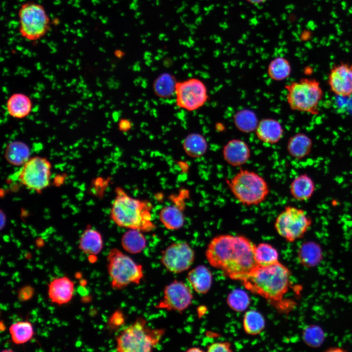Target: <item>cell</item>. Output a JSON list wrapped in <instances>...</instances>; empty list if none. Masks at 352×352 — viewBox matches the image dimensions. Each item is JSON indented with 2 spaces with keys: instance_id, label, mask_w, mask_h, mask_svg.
Segmentation results:
<instances>
[{
  "instance_id": "5",
  "label": "cell",
  "mask_w": 352,
  "mask_h": 352,
  "mask_svg": "<svg viewBox=\"0 0 352 352\" xmlns=\"http://www.w3.org/2000/svg\"><path fill=\"white\" fill-rule=\"evenodd\" d=\"M226 183L236 198L246 206L260 204L269 193L268 185L264 177L248 170H240Z\"/></svg>"
},
{
  "instance_id": "1",
  "label": "cell",
  "mask_w": 352,
  "mask_h": 352,
  "mask_svg": "<svg viewBox=\"0 0 352 352\" xmlns=\"http://www.w3.org/2000/svg\"><path fill=\"white\" fill-rule=\"evenodd\" d=\"M253 242L242 235L222 234L209 242L205 256L209 264L232 280L242 281L258 265Z\"/></svg>"
},
{
  "instance_id": "13",
  "label": "cell",
  "mask_w": 352,
  "mask_h": 352,
  "mask_svg": "<svg viewBox=\"0 0 352 352\" xmlns=\"http://www.w3.org/2000/svg\"><path fill=\"white\" fill-rule=\"evenodd\" d=\"M193 299L190 288L182 281L175 280L165 286L163 298L155 307L182 312L192 304Z\"/></svg>"
},
{
  "instance_id": "27",
  "label": "cell",
  "mask_w": 352,
  "mask_h": 352,
  "mask_svg": "<svg viewBox=\"0 0 352 352\" xmlns=\"http://www.w3.org/2000/svg\"><path fill=\"white\" fill-rule=\"evenodd\" d=\"M147 242L142 232L129 229L122 236L121 245L127 252L136 254L141 252L146 247Z\"/></svg>"
},
{
  "instance_id": "40",
  "label": "cell",
  "mask_w": 352,
  "mask_h": 352,
  "mask_svg": "<svg viewBox=\"0 0 352 352\" xmlns=\"http://www.w3.org/2000/svg\"><path fill=\"white\" fill-rule=\"evenodd\" d=\"M78 292L82 296H87L88 294V290L84 286L80 285L78 287Z\"/></svg>"
},
{
  "instance_id": "9",
  "label": "cell",
  "mask_w": 352,
  "mask_h": 352,
  "mask_svg": "<svg viewBox=\"0 0 352 352\" xmlns=\"http://www.w3.org/2000/svg\"><path fill=\"white\" fill-rule=\"evenodd\" d=\"M312 222V219L305 211L288 205L277 217L274 228L281 237L291 242L303 238Z\"/></svg>"
},
{
  "instance_id": "10",
  "label": "cell",
  "mask_w": 352,
  "mask_h": 352,
  "mask_svg": "<svg viewBox=\"0 0 352 352\" xmlns=\"http://www.w3.org/2000/svg\"><path fill=\"white\" fill-rule=\"evenodd\" d=\"M175 97L176 106L188 111H193L200 109L209 99L205 83L195 77L177 81Z\"/></svg>"
},
{
  "instance_id": "19",
  "label": "cell",
  "mask_w": 352,
  "mask_h": 352,
  "mask_svg": "<svg viewBox=\"0 0 352 352\" xmlns=\"http://www.w3.org/2000/svg\"><path fill=\"white\" fill-rule=\"evenodd\" d=\"M187 279L197 293L204 294L207 293L211 287L212 274L206 266L200 265L189 271Z\"/></svg>"
},
{
  "instance_id": "17",
  "label": "cell",
  "mask_w": 352,
  "mask_h": 352,
  "mask_svg": "<svg viewBox=\"0 0 352 352\" xmlns=\"http://www.w3.org/2000/svg\"><path fill=\"white\" fill-rule=\"evenodd\" d=\"M255 132L257 137L261 141L274 144L283 137L284 129L279 121L271 118H265L259 120Z\"/></svg>"
},
{
  "instance_id": "38",
  "label": "cell",
  "mask_w": 352,
  "mask_h": 352,
  "mask_svg": "<svg viewBox=\"0 0 352 352\" xmlns=\"http://www.w3.org/2000/svg\"><path fill=\"white\" fill-rule=\"evenodd\" d=\"M34 289L30 286H25L22 287L18 292V299L21 302L27 301L33 297L34 294Z\"/></svg>"
},
{
  "instance_id": "37",
  "label": "cell",
  "mask_w": 352,
  "mask_h": 352,
  "mask_svg": "<svg viewBox=\"0 0 352 352\" xmlns=\"http://www.w3.org/2000/svg\"><path fill=\"white\" fill-rule=\"evenodd\" d=\"M207 352H231V343L228 342H219L212 343L207 347Z\"/></svg>"
},
{
  "instance_id": "42",
  "label": "cell",
  "mask_w": 352,
  "mask_h": 352,
  "mask_svg": "<svg viewBox=\"0 0 352 352\" xmlns=\"http://www.w3.org/2000/svg\"><path fill=\"white\" fill-rule=\"evenodd\" d=\"M187 352H203V350H201L200 348L198 347H193L187 350Z\"/></svg>"
},
{
  "instance_id": "31",
  "label": "cell",
  "mask_w": 352,
  "mask_h": 352,
  "mask_svg": "<svg viewBox=\"0 0 352 352\" xmlns=\"http://www.w3.org/2000/svg\"><path fill=\"white\" fill-rule=\"evenodd\" d=\"M279 254L277 249L267 243H260L255 245L254 258L257 264L265 267L274 264L279 262Z\"/></svg>"
},
{
  "instance_id": "23",
  "label": "cell",
  "mask_w": 352,
  "mask_h": 352,
  "mask_svg": "<svg viewBox=\"0 0 352 352\" xmlns=\"http://www.w3.org/2000/svg\"><path fill=\"white\" fill-rule=\"evenodd\" d=\"M4 156L11 165L22 166L31 157L30 150L25 142L14 140L6 145Z\"/></svg>"
},
{
  "instance_id": "15",
  "label": "cell",
  "mask_w": 352,
  "mask_h": 352,
  "mask_svg": "<svg viewBox=\"0 0 352 352\" xmlns=\"http://www.w3.org/2000/svg\"><path fill=\"white\" fill-rule=\"evenodd\" d=\"M251 151L243 140L234 138L229 140L223 146V157L230 165L239 167L245 164L250 157Z\"/></svg>"
},
{
  "instance_id": "22",
  "label": "cell",
  "mask_w": 352,
  "mask_h": 352,
  "mask_svg": "<svg viewBox=\"0 0 352 352\" xmlns=\"http://www.w3.org/2000/svg\"><path fill=\"white\" fill-rule=\"evenodd\" d=\"M315 186L312 179L307 174L298 176L293 179L290 185V193L298 201H306L312 196Z\"/></svg>"
},
{
  "instance_id": "24",
  "label": "cell",
  "mask_w": 352,
  "mask_h": 352,
  "mask_svg": "<svg viewBox=\"0 0 352 352\" xmlns=\"http://www.w3.org/2000/svg\"><path fill=\"white\" fill-rule=\"evenodd\" d=\"M181 203L164 207L160 211L159 217L161 222L169 230H177L184 224V215Z\"/></svg>"
},
{
  "instance_id": "2",
  "label": "cell",
  "mask_w": 352,
  "mask_h": 352,
  "mask_svg": "<svg viewBox=\"0 0 352 352\" xmlns=\"http://www.w3.org/2000/svg\"><path fill=\"white\" fill-rule=\"evenodd\" d=\"M290 275L287 267L278 262L265 267L257 265L241 282L252 293L278 305L288 290Z\"/></svg>"
},
{
  "instance_id": "34",
  "label": "cell",
  "mask_w": 352,
  "mask_h": 352,
  "mask_svg": "<svg viewBox=\"0 0 352 352\" xmlns=\"http://www.w3.org/2000/svg\"><path fill=\"white\" fill-rule=\"evenodd\" d=\"M227 303L232 309L237 312H242L248 307L250 299L244 290L236 289L228 295Z\"/></svg>"
},
{
  "instance_id": "32",
  "label": "cell",
  "mask_w": 352,
  "mask_h": 352,
  "mask_svg": "<svg viewBox=\"0 0 352 352\" xmlns=\"http://www.w3.org/2000/svg\"><path fill=\"white\" fill-rule=\"evenodd\" d=\"M265 320L263 315L255 310L245 312L243 319V327L245 332L249 335L260 333L265 327Z\"/></svg>"
},
{
  "instance_id": "18",
  "label": "cell",
  "mask_w": 352,
  "mask_h": 352,
  "mask_svg": "<svg viewBox=\"0 0 352 352\" xmlns=\"http://www.w3.org/2000/svg\"><path fill=\"white\" fill-rule=\"evenodd\" d=\"M33 108L31 98L24 93L16 92L11 94L6 102V109L11 117L21 119L28 116Z\"/></svg>"
},
{
  "instance_id": "25",
  "label": "cell",
  "mask_w": 352,
  "mask_h": 352,
  "mask_svg": "<svg viewBox=\"0 0 352 352\" xmlns=\"http://www.w3.org/2000/svg\"><path fill=\"white\" fill-rule=\"evenodd\" d=\"M182 145L185 153L193 158L204 155L208 147L206 139L198 132H191L187 134L182 141Z\"/></svg>"
},
{
  "instance_id": "3",
  "label": "cell",
  "mask_w": 352,
  "mask_h": 352,
  "mask_svg": "<svg viewBox=\"0 0 352 352\" xmlns=\"http://www.w3.org/2000/svg\"><path fill=\"white\" fill-rule=\"evenodd\" d=\"M115 193L110 217L117 225L142 232H149L155 228L152 220L151 203L132 198L119 187Z\"/></svg>"
},
{
  "instance_id": "36",
  "label": "cell",
  "mask_w": 352,
  "mask_h": 352,
  "mask_svg": "<svg viewBox=\"0 0 352 352\" xmlns=\"http://www.w3.org/2000/svg\"><path fill=\"white\" fill-rule=\"evenodd\" d=\"M124 322L125 317L123 313L118 310L114 312L110 317L109 326L111 329H117L124 324Z\"/></svg>"
},
{
  "instance_id": "8",
  "label": "cell",
  "mask_w": 352,
  "mask_h": 352,
  "mask_svg": "<svg viewBox=\"0 0 352 352\" xmlns=\"http://www.w3.org/2000/svg\"><path fill=\"white\" fill-rule=\"evenodd\" d=\"M19 32L29 41H37L44 37L50 28V18L41 4L28 1L23 3L18 12Z\"/></svg>"
},
{
  "instance_id": "33",
  "label": "cell",
  "mask_w": 352,
  "mask_h": 352,
  "mask_svg": "<svg viewBox=\"0 0 352 352\" xmlns=\"http://www.w3.org/2000/svg\"><path fill=\"white\" fill-rule=\"evenodd\" d=\"M9 332L13 342L18 345L28 342L34 334L32 325L27 321L12 324L9 328Z\"/></svg>"
},
{
  "instance_id": "29",
  "label": "cell",
  "mask_w": 352,
  "mask_h": 352,
  "mask_svg": "<svg viewBox=\"0 0 352 352\" xmlns=\"http://www.w3.org/2000/svg\"><path fill=\"white\" fill-rule=\"evenodd\" d=\"M320 246L312 241L306 242L302 243L298 251V257L300 262L306 266H312L317 264L322 257Z\"/></svg>"
},
{
  "instance_id": "30",
  "label": "cell",
  "mask_w": 352,
  "mask_h": 352,
  "mask_svg": "<svg viewBox=\"0 0 352 352\" xmlns=\"http://www.w3.org/2000/svg\"><path fill=\"white\" fill-rule=\"evenodd\" d=\"M291 72V66L288 60L282 56L273 58L269 63L267 73L269 77L276 81L287 78Z\"/></svg>"
},
{
  "instance_id": "39",
  "label": "cell",
  "mask_w": 352,
  "mask_h": 352,
  "mask_svg": "<svg viewBox=\"0 0 352 352\" xmlns=\"http://www.w3.org/2000/svg\"><path fill=\"white\" fill-rule=\"evenodd\" d=\"M133 124L127 118H122L118 122V129L122 132H127L132 128Z\"/></svg>"
},
{
  "instance_id": "35",
  "label": "cell",
  "mask_w": 352,
  "mask_h": 352,
  "mask_svg": "<svg viewBox=\"0 0 352 352\" xmlns=\"http://www.w3.org/2000/svg\"><path fill=\"white\" fill-rule=\"evenodd\" d=\"M304 338L308 344L317 345L321 343L322 336L319 329L308 328L304 332Z\"/></svg>"
},
{
  "instance_id": "26",
  "label": "cell",
  "mask_w": 352,
  "mask_h": 352,
  "mask_svg": "<svg viewBox=\"0 0 352 352\" xmlns=\"http://www.w3.org/2000/svg\"><path fill=\"white\" fill-rule=\"evenodd\" d=\"M177 81L175 76L171 73L164 72L160 74L153 83L154 93L158 98L163 99L175 96Z\"/></svg>"
},
{
  "instance_id": "41",
  "label": "cell",
  "mask_w": 352,
  "mask_h": 352,
  "mask_svg": "<svg viewBox=\"0 0 352 352\" xmlns=\"http://www.w3.org/2000/svg\"><path fill=\"white\" fill-rule=\"evenodd\" d=\"M249 3L253 5H259L264 3L267 0H245Z\"/></svg>"
},
{
  "instance_id": "6",
  "label": "cell",
  "mask_w": 352,
  "mask_h": 352,
  "mask_svg": "<svg viewBox=\"0 0 352 352\" xmlns=\"http://www.w3.org/2000/svg\"><path fill=\"white\" fill-rule=\"evenodd\" d=\"M285 88L287 103L292 110L312 115L319 113L323 92L317 80L304 78L286 85Z\"/></svg>"
},
{
  "instance_id": "16",
  "label": "cell",
  "mask_w": 352,
  "mask_h": 352,
  "mask_svg": "<svg viewBox=\"0 0 352 352\" xmlns=\"http://www.w3.org/2000/svg\"><path fill=\"white\" fill-rule=\"evenodd\" d=\"M74 283L66 276L53 279L48 285V294L52 303L59 305L68 303L72 298Z\"/></svg>"
},
{
  "instance_id": "4",
  "label": "cell",
  "mask_w": 352,
  "mask_h": 352,
  "mask_svg": "<svg viewBox=\"0 0 352 352\" xmlns=\"http://www.w3.org/2000/svg\"><path fill=\"white\" fill-rule=\"evenodd\" d=\"M165 333L164 329H153L147 325L146 319L137 317L116 338L118 352H152Z\"/></svg>"
},
{
  "instance_id": "7",
  "label": "cell",
  "mask_w": 352,
  "mask_h": 352,
  "mask_svg": "<svg viewBox=\"0 0 352 352\" xmlns=\"http://www.w3.org/2000/svg\"><path fill=\"white\" fill-rule=\"evenodd\" d=\"M107 259L113 289H121L131 284L138 285L143 278L142 266L119 249H111Z\"/></svg>"
},
{
  "instance_id": "28",
  "label": "cell",
  "mask_w": 352,
  "mask_h": 352,
  "mask_svg": "<svg viewBox=\"0 0 352 352\" xmlns=\"http://www.w3.org/2000/svg\"><path fill=\"white\" fill-rule=\"evenodd\" d=\"M233 122L239 131L244 133H249L255 131L259 120L253 110L243 109L235 113Z\"/></svg>"
},
{
  "instance_id": "20",
  "label": "cell",
  "mask_w": 352,
  "mask_h": 352,
  "mask_svg": "<svg viewBox=\"0 0 352 352\" xmlns=\"http://www.w3.org/2000/svg\"><path fill=\"white\" fill-rule=\"evenodd\" d=\"M312 145V140L310 137L304 133L298 132L289 138L286 148L291 157L302 159L310 154Z\"/></svg>"
},
{
  "instance_id": "12",
  "label": "cell",
  "mask_w": 352,
  "mask_h": 352,
  "mask_svg": "<svg viewBox=\"0 0 352 352\" xmlns=\"http://www.w3.org/2000/svg\"><path fill=\"white\" fill-rule=\"evenodd\" d=\"M195 257V252L187 242H176L162 252L161 263L168 271L179 273L191 267Z\"/></svg>"
},
{
  "instance_id": "14",
  "label": "cell",
  "mask_w": 352,
  "mask_h": 352,
  "mask_svg": "<svg viewBox=\"0 0 352 352\" xmlns=\"http://www.w3.org/2000/svg\"><path fill=\"white\" fill-rule=\"evenodd\" d=\"M328 84L330 90L340 97L352 95V64L341 63L330 70Z\"/></svg>"
},
{
  "instance_id": "11",
  "label": "cell",
  "mask_w": 352,
  "mask_h": 352,
  "mask_svg": "<svg viewBox=\"0 0 352 352\" xmlns=\"http://www.w3.org/2000/svg\"><path fill=\"white\" fill-rule=\"evenodd\" d=\"M51 164L45 157H30L22 166L18 179L28 189L40 192L50 184Z\"/></svg>"
},
{
  "instance_id": "21",
  "label": "cell",
  "mask_w": 352,
  "mask_h": 352,
  "mask_svg": "<svg viewBox=\"0 0 352 352\" xmlns=\"http://www.w3.org/2000/svg\"><path fill=\"white\" fill-rule=\"evenodd\" d=\"M103 240L101 233L97 230L87 228L81 234L79 241V248L90 256L98 254L102 250Z\"/></svg>"
}]
</instances>
